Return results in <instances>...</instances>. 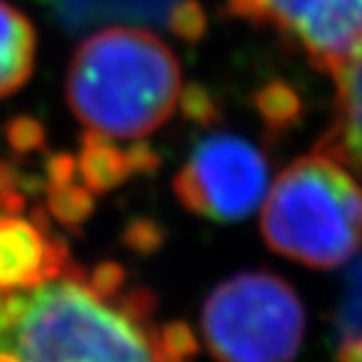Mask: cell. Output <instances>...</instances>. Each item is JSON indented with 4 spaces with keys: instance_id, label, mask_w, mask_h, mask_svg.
I'll return each mask as SVG.
<instances>
[{
    "instance_id": "cell-1",
    "label": "cell",
    "mask_w": 362,
    "mask_h": 362,
    "mask_svg": "<svg viewBox=\"0 0 362 362\" xmlns=\"http://www.w3.org/2000/svg\"><path fill=\"white\" fill-rule=\"evenodd\" d=\"M181 68L146 29L112 27L88 37L68 66L66 100L86 129L107 138H144L175 114Z\"/></svg>"
},
{
    "instance_id": "cell-7",
    "label": "cell",
    "mask_w": 362,
    "mask_h": 362,
    "mask_svg": "<svg viewBox=\"0 0 362 362\" xmlns=\"http://www.w3.org/2000/svg\"><path fill=\"white\" fill-rule=\"evenodd\" d=\"M332 76L336 81V116L315 151L362 177V48Z\"/></svg>"
},
{
    "instance_id": "cell-15",
    "label": "cell",
    "mask_w": 362,
    "mask_h": 362,
    "mask_svg": "<svg viewBox=\"0 0 362 362\" xmlns=\"http://www.w3.org/2000/svg\"><path fill=\"white\" fill-rule=\"evenodd\" d=\"M336 332L343 336L362 334V255L347 275V286L334 317Z\"/></svg>"
},
{
    "instance_id": "cell-3",
    "label": "cell",
    "mask_w": 362,
    "mask_h": 362,
    "mask_svg": "<svg viewBox=\"0 0 362 362\" xmlns=\"http://www.w3.org/2000/svg\"><path fill=\"white\" fill-rule=\"evenodd\" d=\"M260 229L267 245L288 260L339 269L362 247V188L349 168L315 151L279 173Z\"/></svg>"
},
{
    "instance_id": "cell-25",
    "label": "cell",
    "mask_w": 362,
    "mask_h": 362,
    "mask_svg": "<svg viewBox=\"0 0 362 362\" xmlns=\"http://www.w3.org/2000/svg\"><path fill=\"white\" fill-rule=\"evenodd\" d=\"M336 362H362V334L343 336L336 351Z\"/></svg>"
},
{
    "instance_id": "cell-17",
    "label": "cell",
    "mask_w": 362,
    "mask_h": 362,
    "mask_svg": "<svg viewBox=\"0 0 362 362\" xmlns=\"http://www.w3.org/2000/svg\"><path fill=\"white\" fill-rule=\"evenodd\" d=\"M166 27L179 40L197 44L208 31V18H205V11L197 0H179L168 13Z\"/></svg>"
},
{
    "instance_id": "cell-18",
    "label": "cell",
    "mask_w": 362,
    "mask_h": 362,
    "mask_svg": "<svg viewBox=\"0 0 362 362\" xmlns=\"http://www.w3.org/2000/svg\"><path fill=\"white\" fill-rule=\"evenodd\" d=\"M181 110H184V116L188 120L203 124V127L218 120L216 98L199 83H192L186 90H181Z\"/></svg>"
},
{
    "instance_id": "cell-24",
    "label": "cell",
    "mask_w": 362,
    "mask_h": 362,
    "mask_svg": "<svg viewBox=\"0 0 362 362\" xmlns=\"http://www.w3.org/2000/svg\"><path fill=\"white\" fill-rule=\"evenodd\" d=\"M144 334V339H146V347H148V356H151V362H186L184 358H179L175 356L162 341V336H160V327H155L148 325L144 329H140Z\"/></svg>"
},
{
    "instance_id": "cell-19",
    "label": "cell",
    "mask_w": 362,
    "mask_h": 362,
    "mask_svg": "<svg viewBox=\"0 0 362 362\" xmlns=\"http://www.w3.org/2000/svg\"><path fill=\"white\" fill-rule=\"evenodd\" d=\"M124 284H127V271L122 264H118L114 260L98 262L88 277L90 293L94 297H98L100 301H112L116 295H120Z\"/></svg>"
},
{
    "instance_id": "cell-5",
    "label": "cell",
    "mask_w": 362,
    "mask_h": 362,
    "mask_svg": "<svg viewBox=\"0 0 362 362\" xmlns=\"http://www.w3.org/2000/svg\"><path fill=\"white\" fill-rule=\"evenodd\" d=\"M269 188L264 153L243 136L218 132L194 144L173 179L184 208L214 223H238L253 214Z\"/></svg>"
},
{
    "instance_id": "cell-13",
    "label": "cell",
    "mask_w": 362,
    "mask_h": 362,
    "mask_svg": "<svg viewBox=\"0 0 362 362\" xmlns=\"http://www.w3.org/2000/svg\"><path fill=\"white\" fill-rule=\"evenodd\" d=\"M46 205L50 216L59 225L70 231H79L96 210V194L76 181L62 186H46Z\"/></svg>"
},
{
    "instance_id": "cell-16",
    "label": "cell",
    "mask_w": 362,
    "mask_h": 362,
    "mask_svg": "<svg viewBox=\"0 0 362 362\" xmlns=\"http://www.w3.org/2000/svg\"><path fill=\"white\" fill-rule=\"evenodd\" d=\"M112 301H114L116 313H120L127 321H132L138 329L153 325L155 313H158V308H160L158 295L146 286H134L127 293L116 295Z\"/></svg>"
},
{
    "instance_id": "cell-14",
    "label": "cell",
    "mask_w": 362,
    "mask_h": 362,
    "mask_svg": "<svg viewBox=\"0 0 362 362\" xmlns=\"http://www.w3.org/2000/svg\"><path fill=\"white\" fill-rule=\"evenodd\" d=\"M166 227L151 216H134L129 218L120 231V243L124 249L140 257H151L160 253L166 245Z\"/></svg>"
},
{
    "instance_id": "cell-21",
    "label": "cell",
    "mask_w": 362,
    "mask_h": 362,
    "mask_svg": "<svg viewBox=\"0 0 362 362\" xmlns=\"http://www.w3.org/2000/svg\"><path fill=\"white\" fill-rule=\"evenodd\" d=\"M160 336L164 345L179 358H194L201 351V343L197 339V334L186 321H168L160 327Z\"/></svg>"
},
{
    "instance_id": "cell-8",
    "label": "cell",
    "mask_w": 362,
    "mask_h": 362,
    "mask_svg": "<svg viewBox=\"0 0 362 362\" xmlns=\"http://www.w3.org/2000/svg\"><path fill=\"white\" fill-rule=\"evenodd\" d=\"M66 33H83L100 22L166 24L179 0H33Z\"/></svg>"
},
{
    "instance_id": "cell-11",
    "label": "cell",
    "mask_w": 362,
    "mask_h": 362,
    "mask_svg": "<svg viewBox=\"0 0 362 362\" xmlns=\"http://www.w3.org/2000/svg\"><path fill=\"white\" fill-rule=\"evenodd\" d=\"M76 170H79V179H83V186L94 194L116 190L136 175L129 146L120 148L112 142V138L90 132V129H86L81 136Z\"/></svg>"
},
{
    "instance_id": "cell-6",
    "label": "cell",
    "mask_w": 362,
    "mask_h": 362,
    "mask_svg": "<svg viewBox=\"0 0 362 362\" xmlns=\"http://www.w3.org/2000/svg\"><path fill=\"white\" fill-rule=\"evenodd\" d=\"M225 11L277 31L329 74L362 48V0H225Z\"/></svg>"
},
{
    "instance_id": "cell-9",
    "label": "cell",
    "mask_w": 362,
    "mask_h": 362,
    "mask_svg": "<svg viewBox=\"0 0 362 362\" xmlns=\"http://www.w3.org/2000/svg\"><path fill=\"white\" fill-rule=\"evenodd\" d=\"M48 236L29 218L0 214V291H27L50 279L46 269Z\"/></svg>"
},
{
    "instance_id": "cell-2",
    "label": "cell",
    "mask_w": 362,
    "mask_h": 362,
    "mask_svg": "<svg viewBox=\"0 0 362 362\" xmlns=\"http://www.w3.org/2000/svg\"><path fill=\"white\" fill-rule=\"evenodd\" d=\"M0 351L20 362H151L132 321L64 277L0 291Z\"/></svg>"
},
{
    "instance_id": "cell-12",
    "label": "cell",
    "mask_w": 362,
    "mask_h": 362,
    "mask_svg": "<svg viewBox=\"0 0 362 362\" xmlns=\"http://www.w3.org/2000/svg\"><path fill=\"white\" fill-rule=\"evenodd\" d=\"M255 110L269 132L284 134L295 124H299L303 105L299 94L291 88V83L273 79L255 92Z\"/></svg>"
},
{
    "instance_id": "cell-10",
    "label": "cell",
    "mask_w": 362,
    "mask_h": 362,
    "mask_svg": "<svg viewBox=\"0 0 362 362\" xmlns=\"http://www.w3.org/2000/svg\"><path fill=\"white\" fill-rule=\"evenodd\" d=\"M37 33L20 9L0 0V98L11 96L31 79Z\"/></svg>"
},
{
    "instance_id": "cell-20",
    "label": "cell",
    "mask_w": 362,
    "mask_h": 362,
    "mask_svg": "<svg viewBox=\"0 0 362 362\" xmlns=\"http://www.w3.org/2000/svg\"><path fill=\"white\" fill-rule=\"evenodd\" d=\"M7 138L11 148L18 155H29L33 151H40L46 142V134L42 122H37L31 116H18L9 122Z\"/></svg>"
},
{
    "instance_id": "cell-4",
    "label": "cell",
    "mask_w": 362,
    "mask_h": 362,
    "mask_svg": "<svg viewBox=\"0 0 362 362\" xmlns=\"http://www.w3.org/2000/svg\"><path fill=\"white\" fill-rule=\"evenodd\" d=\"M201 329L216 362H293L305 334V308L281 275L243 271L208 295Z\"/></svg>"
},
{
    "instance_id": "cell-23",
    "label": "cell",
    "mask_w": 362,
    "mask_h": 362,
    "mask_svg": "<svg viewBox=\"0 0 362 362\" xmlns=\"http://www.w3.org/2000/svg\"><path fill=\"white\" fill-rule=\"evenodd\" d=\"M129 155H132V164L136 175H153L162 166L160 153L155 151L148 142H136L129 144Z\"/></svg>"
},
{
    "instance_id": "cell-22",
    "label": "cell",
    "mask_w": 362,
    "mask_h": 362,
    "mask_svg": "<svg viewBox=\"0 0 362 362\" xmlns=\"http://www.w3.org/2000/svg\"><path fill=\"white\" fill-rule=\"evenodd\" d=\"M79 170H76V158L68 153H50L44 162V179L46 186H62L76 181Z\"/></svg>"
}]
</instances>
